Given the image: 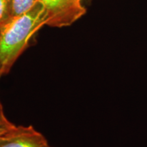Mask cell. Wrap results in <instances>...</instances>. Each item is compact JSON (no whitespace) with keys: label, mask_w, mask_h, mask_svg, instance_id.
I'll use <instances>...</instances> for the list:
<instances>
[{"label":"cell","mask_w":147,"mask_h":147,"mask_svg":"<svg viewBox=\"0 0 147 147\" xmlns=\"http://www.w3.org/2000/svg\"><path fill=\"white\" fill-rule=\"evenodd\" d=\"M46 23L45 8L38 1L26 13L12 17L0 27V77L10 71L31 38Z\"/></svg>","instance_id":"cell-1"},{"label":"cell","mask_w":147,"mask_h":147,"mask_svg":"<svg viewBox=\"0 0 147 147\" xmlns=\"http://www.w3.org/2000/svg\"><path fill=\"white\" fill-rule=\"evenodd\" d=\"M45 8L46 25L52 27L70 26L87 12L82 0H38Z\"/></svg>","instance_id":"cell-2"},{"label":"cell","mask_w":147,"mask_h":147,"mask_svg":"<svg viewBox=\"0 0 147 147\" xmlns=\"http://www.w3.org/2000/svg\"><path fill=\"white\" fill-rule=\"evenodd\" d=\"M48 145L43 134L32 125L15 126L0 137V147H45Z\"/></svg>","instance_id":"cell-3"},{"label":"cell","mask_w":147,"mask_h":147,"mask_svg":"<svg viewBox=\"0 0 147 147\" xmlns=\"http://www.w3.org/2000/svg\"><path fill=\"white\" fill-rule=\"evenodd\" d=\"M38 0H11L12 17L26 13L30 10Z\"/></svg>","instance_id":"cell-4"},{"label":"cell","mask_w":147,"mask_h":147,"mask_svg":"<svg viewBox=\"0 0 147 147\" xmlns=\"http://www.w3.org/2000/svg\"><path fill=\"white\" fill-rule=\"evenodd\" d=\"M12 17L11 0H0V27Z\"/></svg>","instance_id":"cell-5"},{"label":"cell","mask_w":147,"mask_h":147,"mask_svg":"<svg viewBox=\"0 0 147 147\" xmlns=\"http://www.w3.org/2000/svg\"><path fill=\"white\" fill-rule=\"evenodd\" d=\"M16 125L6 118L4 113H0V137L13 129Z\"/></svg>","instance_id":"cell-6"},{"label":"cell","mask_w":147,"mask_h":147,"mask_svg":"<svg viewBox=\"0 0 147 147\" xmlns=\"http://www.w3.org/2000/svg\"><path fill=\"white\" fill-rule=\"evenodd\" d=\"M3 106H2V104H1V102H0V113H3Z\"/></svg>","instance_id":"cell-7"},{"label":"cell","mask_w":147,"mask_h":147,"mask_svg":"<svg viewBox=\"0 0 147 147\" xmlns=\"http://www.w3.org/2000/svg\"><path fill=\"white\" fill-rule=\"evenodd\" d=\"M45 147H51V146H49V145H48V146H45Z\"/></svg>","instance_id":"cell-8"}]
</instances>
